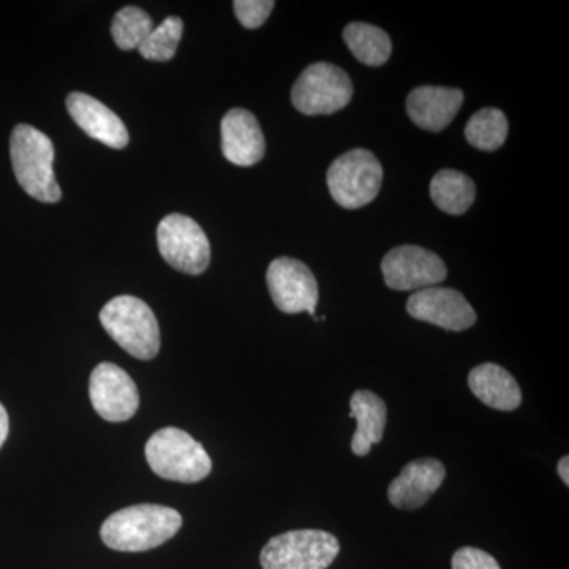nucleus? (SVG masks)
I'll list each match as a JSON object with an SVG mask.
<instances>
[{
	"mask_svg": "<svg viewBox=\"0 0 569 569\" xmlns=\"http://www.w3.org/2000/svg\"><path fill=\"white\" fill-rule=\"evenodd\" d=\"M182 527V516L173 508L142 503L123 508L104 520L100 537L119 552H144L174 537Z\"/></svg>",
	"mask_w": 569,
	"mask_h": 569,
	"instance_id": "nucleus-1",
	"label": "nucleus"
},
{
	"mask_svg": "<svg viewBox=\"0 0 569 569\" xmlns=\"http://www.w3.org/2000/svg\"><path fill=\"white\" fill-rule=\"evenodd\" d=\"M54 156V144L48 134L28 123L14 127L10 140L13 173L22 190L41 203H58L62 198L56 181Z\"/></svg>",
	"mask_w": 569,
	"mask_h": 569,
	"instance_id": "nucleus-2",
	"label": "nucleus"
},
{
	"mask_svg": "<svg viewBox=\"0 0 569 569\" xmlns=\"http://www.w3.org/2000/svg\"><path fill=\"white\" fill-rule=\"evenodd\" d=\"M146 460L157 477L187 485L201 481L212 470L203 445L178 427H164L149 438Z\"/></svg>",
	"mask_w": 569,
	"mask_h": 569,
	"instance_id": "nucleus-3",
	"label": "nucleus"
},
{
	"mask_svg": "<svg viewBox=\"0 0 569 569\" xmlns=\"http://www.w3.org/2000/svg\"><path fill=\"white\" fill-rule=\"evenodd\" d=\"M104 331L122 350L151 361L160 351V328L151 307L134 296L112 298L100 312Z\"/></svg>",
	"mask_w": 569,
	"mask_h": 569,
	"instance_id": "nucleus-4",
	"label": "nucleus"
},
{
	"mask_svg": "<svg viewBox=\"0 0 569 569\" xmlns=\"http://www.w3.org/2000/svg\"><path fill=\"white\" fill-rule=\"evenodd\" d=\"M326 181L337 204L346 209L365 208L380 193L383 167L367 149H351L331 163Z\"/></svg>",
	"mask_w": 569,
	"mask_h": 569,
	"instance_id": "nucleus-5",
	"label": "nucleus"
},
{
	"mask_svg": "<svg viewBox=\"0 0 569 569\" xmlns=\"http://www.w3.org/2000/svg\"><path fill=\"white\" fill-rule=\"evenodd\" d=\"M340 552L339 539L323 530H293L269 539L263 569H328Z\"/></svg>",
	"mask_w": 569,
	"mask_h": 569,
	"instance_id": "nucleus-6",
	"label": "nucleus"
},
{
	"mask_svg": "<svg viewBox=\"0 0 569 569\" xmlns=\"http://www.w3.org/2000/svg\"><path fill=\"white\" fill-rule=\"evenodd\" d=\"M353 97L346 70L329 62L307 67L291 89V102L306 116H328L343 110Z\"/></svg>",
	"mask_w": 569,
	"mask_h": 569,
	"instance_id": "nucleus-7",
	"label": "nucleus"
},
{
	"mask_svg": "<svg viewBox=\"0 0 569 569\" xmlns=\"http://www.w3.org/2000/svg\"><path fill=\"white\" fill-rule=\"evenodd\" d=\"M159 252L176 271L203 274L211 263V244L203 228L190 217L170 213L157 228Z\"/></svg>",
	"mask_w": 569,
	"mask_h": 569,
	"instance_id": "nucleus-8",
	"label": "nucleus"
},
{
	"mask_svg": "<svg viewBox=\"0 0 569 569\" xmlns=\"http://www.w3.org/2000/svg\"><path fill=\"white\" fill-rule=\"evenodd\" d=\"M269 295L283 313L307 312L316 317V309L320 293L318 282L309 266L295 258H277L268 268L266 274Z\"/></svg>",
	"mask_w": 569,
	"mask_h": 569,
	"instance_id": "nucleus-9",
	"label": "nucleus"
},
{
	"mask_svg": "<svg viewBox=\"0 0 569 569\" xmlns=\"http://www.w3.org/2000/svg\"><path fill=\"white\" fill-rule=\"evenodd\" d=\"M381 271L388 287L397 291H419L436 287L448 276L443 260L418 246L395 247L381 261Z\"/></svg>",
	"mask_w": 569,
	"mask_h": 569,
	"instance_id": "nucleus-10",
	"label": "nucleus"
},
{
	"mask_svg": "<svg viewBox=\"0 0 569 569\" xmlns=\"http://www.w3.org/2000/svg\"><path fill=\"white\" fill-rule=\"evenodd\" d=\"M89 396L93 410L104 421H129L140 407V392L132 377L112 362H102L92 370Z\"/></svg>",
	"mask_w": 569,
	"mask_h": 569,
	"instance_id": "nucleus-11",
	"label": "nucleus"
},
{
	"mask_svg": "<svg viewBox=\"0 0 569 569\" xmlns=\"http://www.w3.org/2000/svg\"><path fill=\"white\" fill-rule=\"evenodd\" d=\"M408 316L425 323L440 326L447 331H466L477 323V312L459 291L452 288L429 287L411 295Z\"/></svg>",
	"mask_w": 569,
	"mask_h": 569,
	"instance_id": "nucleus-12",
	"label": "nucleus"
},
{
	"mask_svg": "<svg viewBox=\"0 0 569 569\" xmlns=\"http://www.w3.org/2000/svg\"><path fill=\"white\" fill-rule=\"evenodd\" d=\"M447 478V468L437 459H418L407 463L399 477L389 485L392 507L413 511L425 507Z\"/></svg>",
	"mask_w": 569,
	"mask_h": 569,
	"instance_id": "nucleus-13",
	"label": "nucleus"
},
{
	"mask_svg": "<svg viewBox=\"0 0 569 569\" xmlns=\"http://www.w3.org/2000/svg\"><path fill=\"white\" fill-rule=\"evenodd\" d=\"M67 110L82 132L112 149H123L130 141L129 130L116 112L82 92L67 97Z\"/></svg>",
	"mask_w": 569,
	"mask_h": 569,
	"instance_id": "nucleus-14",
	"label": "nucleus"
},
{
	"mask_svg": "<svg viewBox=\"0 0 569 569\" xmlns=\"http://www.w3.org/2000/svg\"><path fill=\"white\" fill-rule=\"evenodd\" d=\"M222 152L228 162L252 167L264 157L266 141L252 112L233 108L222 119Z\"/></svg>",
	"mask_w": 569,
	"mask_h": 569,
	"instance_id": "nucleus-15",
	"label": "nucleus"
},
{
	"mask_svg": "<svg viewBox=\"0 0 569 569\" xmlns=\"http://www.w3.org/2000/svg\"><path fill=\"white\" fill-rule=\"evenodd\" d=\"M462 103L460 89L421 86L408 93L407 112L418 127L438 133L452 122Z\"/></svg>",
	"mask_w": 569,
	"mask_h": 569,
	"instance_id": "nucleus-16",
	"label": "nucleus"
},
{
	"mask_svg": "<svg viewBox=\"0 0 569 569\" xmlns=\"http://www.w3.org/2000/svg\"><path fill=\"white\" fill-rule=\"evenodd\" d=\"M468 387L485 406L493 410H518L522 403V391L516 378L493 362L475 367L468 376Z\"/></svg>",
	"mask_w": 569,
	"mask_h": 569,
	"instance_id": "nucleus-17",
	"label": "nucleus"
},
{
	"mask_svg": "<svg viewBox=\"0 0 569 569\" xmlns=\"http://www.w3.org/2000/svg\"><path fill=\"white\" fill-rule=\"evenodd\" d=\"M350 408V417L358 422L351 440V451L359 458H365L373 445L383 440L388 421L387 403L376 392L359 389L351 396Z\"/></svg>",
	"mask_w": 569,
	"mask_h": 569,
	"instance_id": "nucleus-18",
	"label": "nucleus"
},
{
	"mask_svg": "<svg viewBox=\"0 0 569 569\" xmlns=\"http://www.w3.org/2000/svg\"><path fill=\"white\" fill-rule=\"evenodd\" d=\"M430 197L441 211L460 216L475 203L477 187L467 174L460 171L441 170L430 182Z\"/></svg>",
	"mask_w": 569,
	"mask_h": 569,
	"instance_id": "nucleus-19",
	"label": "nucleus"
},
{
	"mask_svg": "<svg viewBox=\"0 0 569 569\" xmlns=\"http://www.w3.org/2000/svg\"><path fill=\"white\" fill-rule=\"evenodd\" d=\"M348 50L359 62L369 67H381L391 56V39L383 29L367 22H351L343 31Z\"/></svg>",
	"mask_w": 569,
	"mask_h": 569,
	"instance_id": "nucleus-20",
	"label": "nucleus"
},
{
	"mask_svg": "<svg viewBox=\"0 0 569 569\" xmlns=\"http://www.w3.org/2000/svg\"><path fill=\"white\" fill-rule=\"evenodd\" d=\"M508 129V119L503 111L482 108L467 122L466 138L479 151L492 152L507 141Z\"/></svg>",
	"mask_w": 569,
	"mask_h": 569,
	"instance_id": "nucleus-21",
	"label": "nucleus"
},
{
	"mask_svg": "<svg viewBox=\"0 0 569 569\" xmlns=\"http://www.w3.org/2000/svg\"><path fill=\"white\" fill-rule=\"evenodd\" d=\"M152 18L138 7H123L116 13L111 24V36L121 50L140 48L146 37L152 32Z\"/></svg>",
	"mask_w": 569,
	"mask_h": 569,
	"instance_id": "nucleus-22",
	"label": "nucleus"
},
{
	"mask_svg": "<svg viewBox=\"0 0 569 569\" xmlns=\"http://www.w3.org/2000/svg\"><path fill=\"white\" fill-rule=\"evenodd\" d=\"M183 22L181 18L170 17L160 22L152 32L146 37L138 51L148 61L164 62L174 58L181 43Z\"/></svg>",
	"mask_w": 569,
	"mask_h": 569,
	"instance_id": "nucleus-23",
	"label": "nucleus"
},
{
	"mask_svg": "<svg viewBox=\"0 0 569 569\" xmlns=\"http://www.w3.org/2000/svg\"><path fill=\"white\" fill-rule=\"evenodd\" d=\"M236 17L246 29H258L264 24L269 14L274 10L272 0H236L233 3Z\"/></svg>",
	"mask_w": 569,
	"mask_h": 569,
	"instance_id": "nucleus-24",
	"label": "nucleus"
},
{
	"mask_svg": "<svg viewBox=\"0 0 569 569\" xmlns=\"http://www.w3.org/2000/svg\"><path fill=\"white\" fill-rule=\"evenodd\" d=\"M452 569H501L490 553L477 548H462L452 557Z\"/></svg>",
	"mask_w": 569,
	"mask_h": 569,
	"instance_id": "nucleus-25",
	"label": "nucleus"
},
{
	"mask_svg": "<svg viewBox=\"0 0 569 569\" xmlns=\"http://www.w3.org/2000/svg\"><path fill=\"white\" fill-rule=\"evenodd\" d=\"M9 415H7L6 408L0 403V448L6 443L7 437H9Z\"/></svg>",
	"mask_w": 569,
	"mask_h": 569,
	"instance_id": "nucleus-26",
	"label": "nucleus"
},
{
	"mask_svg": "<svg viewBox=\"0 0 569 569\" xmlns=\"http://www.w3.org/2000/svg\"><path fill=\"white\" fill-rule=\"evenodd\" d=\"M559 475H560L561 481H563L565 485L569 486V458H568V456H565V458L560 459Z\"/></svg>",
	"mask_w": 569,
	"mask_h": 569,
	"instance_id": "nucleus-27",
	"label": "nucleus"
}]
</instances>
